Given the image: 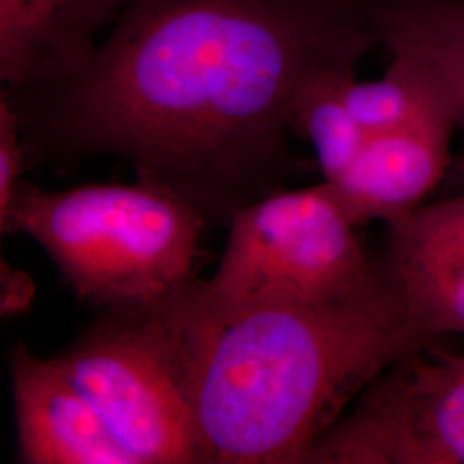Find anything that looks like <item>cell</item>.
I'll return each instance as SVG.
<instances>
[{
    "label": "cell",
    "mask_w": 464,
    "mask_h": 464,
    "mask_svg": "<svg viewBox=\"0 0 464 464\" xmlns=\"http://www.w3.org/2000/svg\"><path fill=\"white\" fill-rule=\"evenodd\" d=\"M351 76L354 69L346 67L316 72L301 86L291 109V133L312 145L325 183L337 181L346 172L370 138L344 99Z\"/></svg>",
    "instance_id": "7c38bea8"
},
{
    "label": "cell",
    "mask_w": 464,
    "mask_h": 464,
    "mask_svg": "<svg viewBox=\"0 0 464 464\" xmlns=\"http://www.w3.org/2000/svg\"><path fill=\"white\" fill-rule=\"evenodd\" d=\"M205 220L191 199L150 179L66 191L21 181L0 227L36 241L84 301L143 312L198 281Z\"/></svg>",
    "instance_id": "3957f363"
},
{
    "label": "cell",
    "mask_w": 464,
    "mask_h": 464,
    "mask_svg": "<svg viewBox=\"0 0 464 464\" xmlns=\"http://www.w3.org/2000/svg\"><path fill=\"white\" fill-rule=\"evenodd\" d=\"M377 42L421 67L464 131V0H366Z\"/></svg>",
    "instance_id": "8fae6325"
},
{
    "label": "cell",
    "mask_w": 464,
    "mask_h": 464,
    "mask_svg": "<svg viewBox=\"0 0 464 464\" xmlns=\"http://www.w3.org/2000/svg\"><path fill=\"white\" fill-rule=\"evenodd\" d=\"M34 296V284L24 272L2 262V316H13L30 308Z\"/></svg>",
    "instance_id": "9a60e30c"
},
{
    "label": "cell",
    "mask_w": 464,
    "mask_h": 464,
    "mask_svg": "<svg viewBox=\"0 0 464 464\" xmlns=\"http://www.w3.org/2000/svg\"><path fill=\"white\" fill-rule=\"evenodd\" d=\"M201 461L306 463L351 402L429 348L381 266L368 287L316 303H218L195 281L159 304Z\"/></svg>",
    "instance_id": "7a4b0ae2"
},
{
    "label": "cell",
    "mask_w": 464,
    "mask_h": 464,
    "mask_svg": "<svg viewBox=\"0 0 464 464\" xmlns=\"http://www.w3.org/2000/svg\"><path fill=\"white\" fill-rule=\"evenodd\" d=\"M379 45L366 0H126L82 66L5 88L30 155H119L207 217L272 193L301 86Z\"/></svg>",
    "instance_id": "6da1fadb"
},
{
    "label": "cell",
    "mask_w": 464,
    "mask_h": 464,
    "mask_svg": "<svg viewBox=\"0 0 464 464\" xmlns=\"http://www.w3.org/2000/svg\"><path fill=\"white\" fill-rule=\"evenodd\" d=\"M19 458L30 464H134L131 454L53 358L11 354Z\"/></svg>",
    "instance_id": "9c48e42d"
},
{
    "label": "cell",
    "mask_w": 464,
    "mask_h": 464,
    "mask_svg": "<svg viewBox=\"0 0 464 464\" xmlns=\"http://www.w3.org/2000/svg\"><path fill=\"white\" fill-rule=\"evenodd\" d=\"M379 264L425 339L464 335V191L389 224Z\"/></svg>",
    "instance_id": "ba28073f"
},
{
    "label": "cell",
    "mask_w": 464,
    "mask_h": 464,
    "mask_svg": "<svg viewBox=\"0 0 464 464\" xmlns=\"http://www.w3.org/2000/svg\"><path fill=\"white\" fill-rule=\"evenodd\" d=\"M456 130V117L442 95L415 121L370 134L346 172L327 183L353 224L383 220L389 226L425 205L448 169Z\"/></svg>",
    "instance_id": "52a82bcc"
},
{
    "label": "cell",
    "mask_w": 464,
    "mask_h": 464,
    "mask_svg": "<svg viewBox=\"0 0 464 464\" xmlns=\"http://www.w3.org/2000/svg\"><path fill=\"white\" fill-rule=\"evenodd\" d=\"M53 360L134 464L203 463L179 360L157 306L107 312Z\"/></svg>",
    "instance_id": "5b68a950"
},
{
    "label": "cell",
    "mask_w": 464,
    "mask_h": 464,
    "mask_svg": "<svg viewBox=\"0 0 464 464\" xmlns=\"http://www.w3.org/2000/svg\"><path fill=\"white\" fill-rule=\"evenodd\" d=\"M30 149L23 138L16 111L4 95L0 97V217L4 216L21 184Z\"/></svg>",
    "instance_id": "5bb4252c"
},
{
    "label": "cell",
    "mask_w": 464,
    "mask_h": 464,
    "mask_svg": "<svg viewBox=\"0 0 464 464\" xmlns=\"http://www.w3.org/2000/svg\"><path fill=\"white\" fill-rule=\"evenodd\" d=\"M354 229L325 181L272 191L232 216L222 260L201 287L229 304L344 298L381 274Z\"/></svg>",
    "instance_id": "277c9868"
},
{
    "label": "cell",
    "mask_w": 464,
    "mask_h": 464,
    "mask_svg": "<svg viewBox=\"0 0 464 464\" xmlns=\"http://www.w3.org/2000/svg\"><path fill=\"white\" fill-rule=\"evenodd\" d=\"M126 0H0L5 88L61 76L90 57Z\"/></svg>",
    "instance_id": "30bf717a"
},
{
    "label": "cell",
    "mask_w": 464,
    "mask_h": 464,
    "mask_svg": "<svg viewBox=\"0 0 464 464\" xmlns=\"http://www.w3.org/2000/svg\"><path fill=\"white\" fill-rule=\"evenodd\" d=\"M429 348L372 382L306 463L464 464V354Z\"/></svg>",
    "instance_id": "8992f818"
},
{
    "label": "cell",
    "mask_w": 464,
    "mask_h": 464,
    "mask_svg": "<svg viewBox=\"0 0 464 464\" xmlns=\"http://www.w3.org/2000/svg\"><path fill=\"white\" fill-rule=\"evenodd\" d=\"M440 97L429 74L401 53H391V64L379 80L358 82L351 76L344 86L349 111L368 134L391 131L415 121Z\"/></svg>",
    "instance_id": "4fadbf2b"
}]
</instances>
